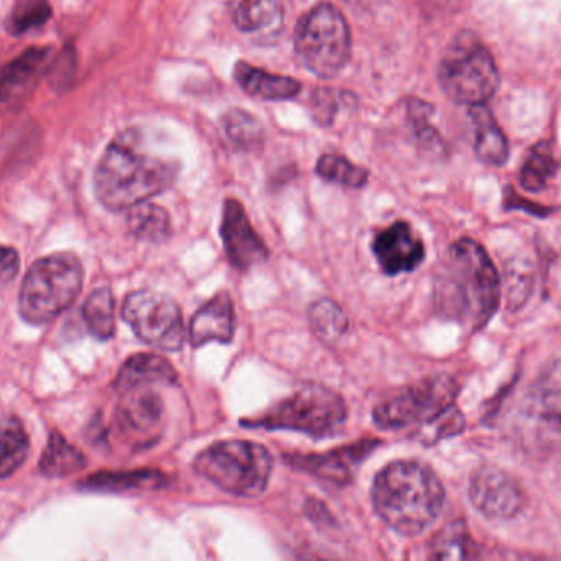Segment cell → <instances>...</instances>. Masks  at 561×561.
<instances>
[{"instance_id":"11","label":"cell","mask_w":561,"mask_h":561,"mask_svg":"<svg viewBox=\"0 0 561 561\" xmlns=\"http://www.w3.org/2000/svg\"><path fill=\"white\" fill-rule=\"evenodd\" d=\"M470 501L488 519L507 520L523 513L526 493L513 474L488 465L471 477Z\"/></svg>"},{"instance_id":"15","label":"cell","mask_w":561,"mask_h":561,"mask_svg":"<svg viewBox=\"0 0 561 561\" xmlns=\"http://www.w3.org/2000/svg\"><path fill=\"white\" fill-rule=\"evenodd\" d=\"M49 61L48 48H30L0 69V108L20 104L32 94Z\"/></svg>"},{"instance_id":"14","label":"cell","mask_w":561,"mask_h":561,"mask_svg":"<svg viewBox=\"0 0 561 561\" xmlns=\"http://www.w3.org/2000/svg\"><path fill=\"white\" fill-rule=\"evenodd\" d=\"M229 10L237 28L263 45L276 42L286 23L284 0H229Z\"/></svg>"},{"instance_id":"28","label":"cell","mask_w":561,"mask_h":561,"mask_svg":"<svg viewBox=\"0 0 561 561\" xmlns=\"http://www.w3.org/2000/svg\"><path fill=\"white\" fill-rule=\"evenodd\" d=\"M468 543L467 524L451 520L432 537L425 561H467Z\"/></svg>"},{"instance_id":"18","label":"cell","mask_w":561,"mask_h":561,"mask_svg":"<svg viewBox=\"0 0 561 561\" xmlns=\"http://www.w3.org/2000/svg\"><path fill=\"white\" fill-rule=\"evenodd\" d=\"M121 394L117 419L125 431L148 435L161 424L164 411L163 399L154 391L153 386L130 389Z\"/></svg>"},{"instance_id":"2","label":"cell","mask_w":561,"mask_h":561,"mask_svg":"<svg viewBox=\"0 0 561 561\" xmlns=\"http://www.w3.org/2000/svg\"><path fill=\"white\" fill-rule=\"evenodd\" d=\"M178 174V161L148 150L137 130L124 131L105 148L95 168V196L105 209L130 210L170 190Z\"/></svg>"},{"instance_id":"1","label":"cell","mask_w":561,"mask_h":561,"mask_svg":"<svg viewBox=\"0 0 561 561\" xmlns=\"http://www.w3.org/2000/svg\"><path fill=\"white\" fill-rule=\"evenodd\" d=\"M500 299V275L483 247L470 239L455 242L435 273L438 313L474 332L493 319Z\"/></svg>"},{"instance_id":"5","label":"cell","mask_w":561,"mask_h":561,"mask_svg":"<svg viewBox=\"0 0 561 561\" xmlns=\"http://www.w3.org/2000/svg\"><path fill=\"white\" fill-rule=\"evenodd\" d=\"M82 283L84 270L75 255L55 253L36 260L20 286V316L33 325L51 322L76 302Z\"/></svg>"},{"instance_id":"6","label":"cell","mask_w":561,"mask_h":561,"mask_svg":"<svg viewBox=\"0 0 561 561\" xmlns=\"http://www.w3.org/2000/svg\"><path fill=\"white\" fill-rule=\"evenodd\" d=\"M346 421V404L339 392L325 386H304L299 391L245 419V427L294 431L313 438L335 435Z\"/></svg>"},{"instance_id":"23","label":"cell","mask_w":561,"mask_h":561,"mask_svg":"<svg viewBox=\"0 0 561 561\" xmlns=\"http://www.w3.org/2000/svg\"><path fill=\"white\" fill-rule=\"evenodd\" d=\"M131 236L144 242L161 243L171 236V217L157 204L144 203L131 207L127 217Z\"/></svg>"},{"instance_id":"30","label":"cell","mask_w":561,"mask_h":561,"mask_svg":"<svg viewBox=\"0 0 561 561\" xmlns=\"http://www.w3.org/2000/svg\"><path fill=\"white\" fill-rule=\"evenodd\" d=\"M316 173L329 183L352 187V190L365 186L369 178L365 168L356 167L348 158L340 157V154H323L322 158H319Z\"/></svg>"},{"instance_id":"22","label":"cell","mask_w":561,"mask_h":561,"mask_svg":"<svg viewBox=\"0 0 561 561\" xmlns=\"http://www.w3.org/2000/svg\"><path fill=\"white\" fill-rule=\"evenodd\" d=\"M30 438L15 415L0 419V480L12 477L25 463Z\"/></svg>"},{"instance_id":"13","label":"cell","mask_w":561,"mask_h":561,"mask_svg":"<svg viewBox=\"0 0 561 561\" xmlns=\"http://www.w3.org/2000/svg\"><path fill=\"white\" fill-rule=\"evenodd\" d=\"M371 249L388 276L414 272L425 259L424 242L405 220H398L376 233Z\"/></svg>"},{"instance_id":"32","label":"cell","mask_w":561,"mask_h":561,"mask_svg":"<svg viewBox=\"0 0 561 561\" xmlns=\"http://www.w3.org/2000/svg\"><path fill=\"white\" fill-rule=\"evenodd\" d=\"M309 320L317 335L327 342H335L336 339L345 335L348 329V319L345 313L330 299H320L312 304Z\"/></svg>"},{"instance_id":"34","label":"cell","mask_w":561,"mask_h":561,"mask_svg":"<svg viewBox=\"0 0 561 561\" xmlns=\"http://www.w3.org/2000/svg\"><path fill=\"white\" fill-rule=\"evenodd\" d=\"M49 15H51V9L46 0H25L10 15L9 30L15 35L30 32L43 25Z\"/></svg>"},{"instance_id":"4","label":"cell","mask_w":561,"mask_h":561,"mask_svg":"<svg viewBox=\"0 0 561 561\" xmlns=\"http://www.w3.org/2000/svg\"><path fill=\"white\" fill-rule=\"evenodd\" d=\"M194 470L224 493L255 500L268 488L273 457L255 442L220 440L197 455Z\"/></svg>"},{"instance_id":"12","label":"cell","mask_w":561,"mask_h":561,"mask_svg":"<svg viewBox=\"0 0 561 561\" xmlns=\"http://www.w3.org/2000/svg\"><path fill=\"white\" fill-rule=\"evenodd\" d=\"M220 236L230 265L239 272H249L268 259V247L253 229L243 204L237 199H227L224 204Z\"/></svg>"},{"instance_id":"16","label":"cell","mask_w":561,"mask_h":561,"mask_svg":"<svg viewBox=\"0 0 561 561\" xmlns=\"http://www.w3.org/2000/svg\"><path fill=\"white\" fill-rule=\"evenodd\" d=\"M378 442L363 440L346 447L335 448L322 455H306V457H293L290 461L297 468L316 474L320 480L330 483L345 484L352 480L359 465L375 450Z\"/></svg>"},{"instance_id":"17","label":"cell","mask_w":561,"mask_h":561,"mask_svg":"<svg viewBox=\"0 0 561 561\" xmlns=\"http://www.w3.org/2000/svg\"><path fill=\"white\" fill-rule=\"evenodd\" d=\"M236 332V307L229 293H220L199 307L190 323V342L194 348L210 342H232Z\"/></svg>"},{"instance_id":"36","label":"cell","mask_w":561,"mask_h":561,"mask_svg":"<svg viewBox=\"0 0 561 561\" xmlns=\"http://www.w3.org/2000/svg\"><path fill=\"white\" fill-rule=\"evenodd\" d=\"M20 272V256L12 247L0 245V287L16 278Z\"/></svg>"},{"instance_id":"26","label":"cell","mask_w":561,"mask_h":561,"mask_svg":"<svg viewBox=\"0 0 561 561\" xmlns=\"http://www.w3.org/2000/svg\"><path fill=\"white\" fill-rule=\"evenodd\" d=\"M82 317L89 332L99 340H111L117 327L115 319V297L108 287L92 290L82 306Z\"/></svg>"},{"instance_id":"29","label":"cell","mask_w":561,"mask_h":561,"mask_svg":"<svg viewBox=\"0 0 561 561\" xmlns=\"http://www.w3.org/2000/svg\"><path fill=\"white\" fill-rule=\"evenodd\" d=\"M89 488L105 491L158 490L167 484V478L160 471L137 470L124 473H99L89 478Z\"/></svg>"},{"instance_id":"31","label":"cell","mask_w":561,"mask_h":561,"mask_svg":"<svg viewBox=\"0 0 561 561\" xmlns=\"http://www.w3.org/2000/svg\"><path fill=\"white\" fill-rule=\"evenodd\" d=\"M227 138L240 150L253 151L265 140L262 124L249 112L233 108L224 117Z\"/></svg>"},{"instance_id":"21","label":"cell","mask_w":561,"mask_h":561,"mask_svg":"<svg viewBox=\"0 0 561 561\" xmlns=\"http://www.w3.org/2000/svg\"><path fill=\"white\" fill-rule=\"evenodd\" d=\"M236 79L247 94L263 101H287L300 92V84L289 76L273 75L265 69L253 68L247 62H239Z\"/></svg>"},{"instance_id":"27","label":"cell","mask_w":561,"mask_h":561,"mask_svg":"<svg viewBox=\"0 0 561 561\" xmlns=\"http://www.w3.org/2000/svg\"><path fill=\"white\" fill-rule=\"evenodd\" d=\"M533 405L540 417L561 424V359L547 366L537 379Z\"/></svg>"},{"instance_id":"35","label":"cell","mask_w":561,"mask_h":561,"mask_svg":"<svg viewBox=\"0 0 561 561\" xmlns=\"http://www.w3.org/2000/svg\"><path fill=\"white\" fill-rule=\"evenodd\" d=\"M507 302L513 309H519V306L526 304L527 297L530 296L533 290V272L526 262L516 265L513 268H507L506 276Z\"/></svg>"},{"instance_id":"9","label":"cell","mask_w":561,"mask_h":561,"mask_svg":"<svg viewBox=\"0 0 561 561\" xmlns=\"http://www.w3.org/2000/svg\"><path fill=\"white\" fill-rule=\"evenodd\" d=\"M350 48L348 23L330 3H320L310 10L297 30V58L319 78L339 75L348 61Z\"/></svg>"},{"instance_id":"24","label":"cell","mask_w":561,"mask_h":561,"mask_svg":"<svg viewBox=\"0 0 561 561\" xmlns=\"http://www.w3.org/2000/svg\"><path fill=\"white\" fill-rule=\"evenodd\" d=\"M84 467L85 458L82 451L69 444L58 432H53L39 461L42 473L49 478H62Z\"/></svg>"},{"instance_id":"25","label":"cell","mask_w":561,"mask_h":561,"mask_svg":"<svg viewBox=\"0 0 561 561\" xmlns=\"http://www.w3.org/2000/svg\"><path fill=\"white\" fill-rule=\"evenodd\" d=\"M557 170H559V163L553 154L552 145L549 141H540L530 148L524 160L519 174L520 186L529 193H539L549 186Z\"/></svg>"},{"instance_id":"19","label":"cell","mask_w":561,"mask_h":561,"mask_svg":"<svg viewBox=\"0 0 561 561\" xmlns=\"http://www.w3.org/2000/svg\"><path fill=\"white\" fill-rule=\"evenodd\" d=\"M176 379V369L170 362L154 353H137L118 369L115 389L125 392L157 385L173 386Z\"/></svg>"},{"instance_id":"33","label":"cell","mask_w":561,"mask_h":561,"mask_svg":"<svg viewBox=\"0 0 561 561\" xmlns=\"http://www.w3.org/2000/svg\"><path fill=\"white\" fill-rule=\"evenodd\" d=\"M408 115L415 138H417L427 150H444V141H442L440 135L435 130L434 125L431 124L432 115H434V107H432L431 104L414 99V101L409 102Z\"/></svg>"},{"instance_id":"20","label":"cell","mask_w":561,"mask_h":561,"mask_svg":"<svg viewBox=\"0 0 561 561\" xmlns=\"http://www.w3.org/2000/svg\"><path fill=\"white\" fill-rule=\"evenodd\" d=\"M474 131V151L483 163L503 167L510 157L506 135L486 105H474L470 111Z\"/></svg>"},{"instance_id":"7","label":"cell","mask_w":561,"mask_h":561,"mask_svg":"<svg viewBox=\"0 0 561 561\" xmlns=\"http://www.w3.org/2000/svg\"><path fill=\"white\" fill-rule=\"evenodd\" d=\"M442 88L458 104L484 105L500 88V71L473 33H460L445 51L438 71Z\"/></svg>"},{"instance_id":"3","label":"cell","mask_w":561,"mask_h":561,"mask_svg":"<svg viewBox=\"0 0 561 561\" xmlns=\"http://www.w3.org/2000/svg\"><path fill=\"white\" fill-rule=\"evenodd\" d=\"M376 513L401 536L425 533L442 514L445 490L437 474L419 461H394L379 471L371 491Z\"/></svg>"},{"instance_id":"10","label":"cell","mask_w":561,"mask_h":561,"mask_svg":"<svg viewBox=\"0 0 561 561\" xmlns=\"http://www.w3.org/2000/svg\"><path fill=\"white\" fill-rule=\"evenodd\" d=\"M122 317L148 346L163 352L183 348L186 340L183 312L168 294L150 289L130 293L122 307Z\"/></svg>"},{"instance_id":"8","label":"cell","mask_w":561,"mask_h":561,"mask_svg":"<svg viewBox=\"0 0 561 561\" xmlns=\"http://www.w3.org/2000/svg\"><path fill=\"white\" fill-rule=\"evenodd\" d=\"M458 385L451 376L434 375L399 389L373 411L376 425L386 431L434 424L455 409Z\"/></svg>"},{"instance_id":"37","label":"cell","mask_w":561,"mask_h":561,"mask_svg":"<svg viewBox=\"0 0 561 561\" xmlns=\"http://www.w3.org/2000/svg\"><path fill=\"white\" fill-rule=\"evenodd\" d=\"M306 561H332V560L322 559V557L316 556V557H309V559H306Z\"/></svg>"}]
</instances>
